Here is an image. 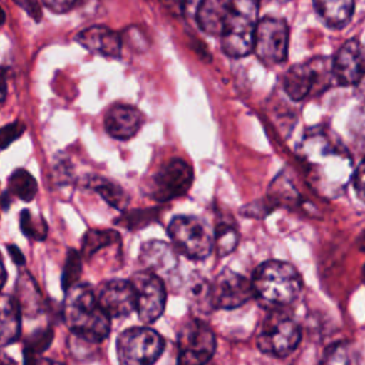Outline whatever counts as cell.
<instances>
[{
    "label": "cell",
    "mask_w": 365,
    "mask_h": 365,
    "mask_svg": "<svg viewBox=\"0 0 365 365\" xmlns=\"http://www.w3.org/2000/svg\"><path fill=\"white\" fill-rule=\"evenodd\" d=\"M215 334L201 319H188L177 334L178 362L185 365H201L208 362L215 352Z\"/></svg>",
    "instance_id": "cell-8"
},
{
    "label": "cell",
    "mask_w": 365,
    "mask_h": 365,
    "mask_svg": "<svg viewBox=\"0 0 365 365\" xmlns=\"http://www.w3.org/2000/svg\"><path fill=\"white\" fill-rule=\"evenodd\" d=\"M96 297L110 318H123L135 309V291L131 281L110 279L101 284Z\"/></svg>",
    "instance_id": "cell-15"
},
{
    "label": "cell",
    "mask_w": 365,
    "mask_h": 365,
    "mask_svg": "<svg viewBox=\"0 0 365 365\" xmlns=\"http://www.w3.org/2000/svg\"><path fill=\"white\" fill-rule=\"evenodd\" d=\"M228 13L227 0H201L197 9V23L204 33L220 36Z\"/></svg>",
    "instance_id": "cell-20"
},
{
    "label": "cell",
    "mask_w": 365,
    "mask_h": 365,
    "mask_svg": "<svg viewBox=\"0 0 365 365\" xmlns=\"http://www.w3.org/2000/svg\"><path fill=\"white\" fill-rule=\"evenodd\" d=\"M140 259L145 265V268L157 275L168 274L177 267V255L174 252V247L163 241H148L141 245Z\"/></svg>",
    "instance_id": "cell-18"
},
{
    "label": "cell",
    "mask_w": 365,
    "mask_h": 365,
    "mask_svg": "<svg viewBox=\"0 0 365 365\" xmlns=\"http://www.w3.org/2000/svg\"><path fill=\"white\" fill-rule=\"evenodd\" d=\"M163 7L170 11L171 14H181L184 11V7L187 4V0H160Z\"/></svg>",
    "instance_id": "cell-37"
},
{
    "label": "cell",
    "mask_w": 365,
    "mask_h": 365,
    "mask_svg": "<svg viewBox=\"0 0 365 365\" xmlns=\"http://www.w3.org/2000/svg\"><path fill=\"white\" fill-rule=\"evenodd\" d=\"M4 20H6V14H4V10L0 7V26L4 23Z\"/></svg>",
    "instance_id": "cell-41"
},
{
    "label": "cell",
    "mask_w": 365,
    "mask_h": 365,
    "mask_svg": "<svg viewBox=\"0 0 365 365\" xmlns=\"http://www.w3.org/2000/svg\"><path fill=\"white\" fill-rule=\"evenodd\" d=\"M322 21L331 29H342L354 14L355 0H314Z\"/></svg>",
    "instance_id": "cell-21"
},
{
    "label": "cell",
    "mask_w": 365,
    "mask_h": 365,
    "mask_svg": "<svg viewBox=\"0 0 365 365\" xmlns=\"http://www.w3.org/2000/svg\"><path fill=\"white\" fill-rule=\"evenodd\" d=\"M164 349L161 335L147 327H133L117 338V356L124 365H148L155 362Z\"/></svg>",
    "instance_id": "cell-7"
},
{
    "label": "cell",
    "mask_w": 365,
    "mask_h": 365,
    "mask_svg": "<svg viewBox=\"0 0 365 365\" xmlns=\"http://www.w3.org/2000/svg\"><path fill=\"white\" fill-rule=\"evenodd\" d=\"M0 362H13V359H10V358H7L6 355L0 354Z\"/></svg>",
    "instance_id": "cell-42"
},
{
    "label": "cell",
    "mask_w": 365,
    "mask_h": 365,
    "mask_svg": "<svg viewBox=\"0 0 365 365\" xmlns=\"http://www.w3.org/2000/svg\"><path fill=\"white\" fill-rule=\"evenodd\" d=\"M21 309L14 297L0 294V346L13 344L20 336Z\"/></svg>",
    "instance_id": "cell-19"
},
{
    "label": "cell",
    "mask_w": 365,
    "mask_h": 365,
    "mask_svg": "<svg viewBox=\"0 0 365 365\" xmlns=\"http://www.w3.org/2000/svg\"><path fill=\"white\" fill-rule=\"evenodd\" d=\"M24 124L21 121H14L6 124L0 128V150L7 148L14 140H17L24 133Z\"/></svg>",
    "instance_id": "cell-33"
},
{
    "label": "cell",
    "mask_w": 365,
    "mask_h": 365,
    "mask_svg": "<svg viewBox=\"0 0 365 365\" xmlns=\"http://www.w3.org/2000/svg\"><path fill=\"white\" fill-rule=\"evenodd\" d=\"M76 40L88 51L104 57H120L121 37L114 30L104 26H91L80 31Z\"/></svg>",
    "instance_id": "cell-17"
},
{
    "label": "cell",
    "mask_w": 365,
    "mask_h": 365,
    "mask_svg": "<svg viewBox=\"0 0 365 365\" xmlns=\"http://www.w3.org/2000/svg\"><path fill=\"white\" fill-rule=\"evenodd\" d=\"M230 10L257 20L262 0H227Z\"/></svg>",
    "instance_id": "cell-32"
},
{
    "label": "cell",
    "mask_w": 365,
    "mask_h": 365,
    "mask_svg": "<svg viewBox=\"0 0 365 365\" xmlns=\"http://www.w3.org/2000/svg\"><path fill=\"white\" fill-rule=\"evenodd\" d=\"M348 133L354 147L365 155V103L352 110L348 120Z\"/></svg>",
    "instance_id": "cell-26"
},
{
    "label": "cell",
    "mask_w": 365,
    "mask_h": 365,
    "mask_svg": "<svg viewBox=\"0 0 365 365\" xmlns=\"http://www.w3.org/2000/svg\"><path fill=\"white\" fill-rule=\"evenodd\" d=\"M335 84L332 60L328 57H312L292 66L282 78L287 96L294 101H302L318 96Z\"/></svg>",
    "instance_id": "cell-4"
},
{
    "label": "cell",
    "mask_w": 365,
    "mask_h": 365,
    "mask_svg": "<svg viewBox=\"0 0 365 365\" xmlns=\"http://www.w3.org/2000/svg\"><path fill=\"white\" fill-rule=\"evenodd\" d=\"M257 20L230 10L220 34L221 48L228 57H245L254 50Z\"/></svg>",
    "instance_id": "cell-13"
},
{
    "label": "cell",
    "mask_w": 365,
    "mask_h": 365,
    "mask_svg": "<svg viewBox=\"0 0 365 365\" xmlns=\"http://www.w3.org/2000/svg\"><path fill=\"white\" fill-rule=\"evenodd\" d=\"M332 74L339 86L358 84L365 76V50L352 38L344 43L332 60Z\"/></svg>",
    "instance_id": "cell-14"
},
{
    "label": "cell",
    "mask_w": 365,
    "mask_h": 365,
    "mask_svg": "<svg viewBox=\"0 0 365 365\" xmlns=\"http://www.w3.org/2000/svg\"><path fill=\"white\" fill-rule=\"evenodd\" d=\"M14 3L19 4L33 20L40 21L43 14L40 0H14Z\"/></svg>",
    "instance_id": "cell-35"
},
{
    "label": "cell",
    "mask_w": 365,
    "mask_h": 365,
    "mask_svg": "<svg viewBox=\"0 0 365 365\" xmlns=\"http://www.w3.org/2000/svg\"><path fill=\"white\" fill-rule=\"evenodd\" d=\"M7 250H9V254L10 257L13 258V261L17 264V265H23L24 264V255L20 252V250L16 247V245H7Z\"/></svg>",
    "instance_id": "cell-38"
},
{
    "label": "cell",
    "mask_w": 365,
    "mask_h": 365,
    "mask_svg": "<svg viewBox=\"0 0 365 365\" xmlns=\"http://www.w3.org/2000/svg\"><path fill=\"white\" fill-rule=\"evenodd\" d=\"M362 272H364V279H365V265H364V268H362Z\"/></svg>",
    "instance_id": "cell-44"
},
{
    "label": "cell",
    "mask_w": 365,
    "mask_h": 365,
    "mask_svg": "<svg viewBox=\"0 0 365 365\" xmlns=\"http://www.w3.org/2000/svg\"><path fill=\"white\" fill-rule=\"evenodd\" d=\"M130 281L135 291V309L138 318L145 324L154 322L161 317L167 301L163 278L147 269L135 272Z\"/></svg>",
    "instance_id": "cell-10"
},
{
    "label": "cell",
    "mask_w": 365,
    "mask_h": 365,
    "mask_svg": "<svg viewBox=\"0 0 365 365\" xmlns=\"http://www.w3.org/2000/svg\"><path fill=\"white\" fill-rule=\"evenodd\" d=\"M289 46V29L285 20L264 17L257 21L254 53L267 66L285 61Z\"/></svg>",
    "instance_id": "cell-9"
},
{
    "label": "cell",
    "mask_w": 365,
    "mask_h": 365,
    "mask_svg": "<svg viewBox=\"0 0 365 365\" xmlns=\"http://www.w3.org/2000/svg\"><path fill=\"white\" fill-rule=\"evenodd\" d=\"M311 187L322 197L336 198L351 182L352 154L328 127L308 128L297 148Z\"/></svg>",
    "instance_id": "cell-1"
},
{
    "label": "cell",
    "mask_w": 365,
    "mask_h": 365,
    "mask_svg": "<svg viewBox=\"0 0 365 365\" xmlns=\"http://www.w3.org/2000/svg\"><path fill=\"white\" fill-rule=\"evenodd\" d=\"M6 282V268L3 265V259H1V255H0V289L3 288Z\"/></svg>",
    "instance_id": "cell-40"
},
{
    "label": "cell",
    "mask_w": 365,
    "mask_h": 365,
    "mask_svg": "<svg viewBox=\"0 0 365 365\" xmlns=\"http://www.w3.org/2000/svg\"><path fill=\"white\" fill-rule=\"evenodd\" d=\"M364 248H365V238H364Z\"/></svg>",
    "instance_id": "cell-45"
},
{
    "label": "cell",
    "mask_w": 365,
    "mask_h": 365,
    "mask_svg": "<svg viewBox=\"0 0 365 365\" xmlns=\"http://www.w3.org/2000/svg\"><path fill=\"white\" fill-rule=\"evenodd\" d=\"M46 7L53 13H67L71 10L80 0H43Z\"/></svg>",
    "instance_id": "cell-36"
},
{
    "label": "cell",
    "mask_w": 365,
    "mask_h": 365,
    "mask_svg": "<svg viewBox=\"0 0 365 365\" xmlns=\"http://www.w3.org/2000/svg\"><path fill=\"white\" fill-rule=\"evenodd\" d=\"M141 123V113L135 107L127 104L113 106L104 117L106 131L117 140H128L134 137L140 130Z\"/></svg>",
    "instance_id": "cell-16"
},
{
    "label": "cell",
    "mask_w": 365,
    "mask_h": 365,
    "mask_svg": "<svg viewBox=\"0 0 365 365\" xmlns=\"http://www.w3.org/2000/svg\"><path fill=\"white\" fill-rule=\"evenodd\" d=\"M238 244V232L235 227L221 224L214 232V247L220 257L231 254Z\"/></svg>",
    "instance_id": "cell-29"
},
{
    "label": "cell",
    "mask_w": 365,
    "mask_h": 365,
    "mask_svg": "<svg viewBox=\"0 0 365 365\" xmlns=\"http://www.w3.org/2000/svg\"><path fill=\"white\" fill-rule=\"evenodd\" d=\"M7 96V78H6V71L0 68V103L4 101Z\"/></svg>",
    "instance_id": "cell-39"
},
{
    "label": "cell",
    "mask_w": 365,
    "mask_h": 365,
    "mask_svg": "<svg viewBox=\"0 0 365 365\" xmlns=\"http://www.w3.org/2000/svg\"><path fill=\"white\" fill-rule=\"evenodd\" d=\"M301 342V327L287 312L274 308L264 319L257 336V346L265 355L285 358Z\"/></svg>",
    "instance_id": "cell-5"
},
{
    "label": "cell",
    "mask_w": 365,
    "mask_h": 365,
    "mask_svg": "<svg viewBox=\"0 0 365 365\" xmlns=\"http://www.w3.org/2000/svg\"><path fill=\"white\" fill-rule=\"evenodd\" d=\"M356 354L354 352L352 346L345 342H338L331 345L325 352L322 362L325 364H351L356 362Z\"/></svg>",
    "instance_id": "cell-31"
},
{
    "label": "cell",
    "mask_w": 365,
    "mask_h": 365,
    "mask_svg": "<svg viewBox=\"0 0 365 365\" xmlns=\"http://www.w3.org/2000/svg\"><path fill=\"white\" fill-rule=\"evenodd\" d=\"M251 284L254 295L271 308L291 305L302 289V279L295 267L278 259L265 261L258 265Z\"/></svg>",
    "instance_id": "cell-3"
},
{
    "label": "cell",
    "mask_w": 365,
    "mask_h": 365,
    "mask_svg": "<svg viewBox=\"0 0 365 365\" xmlns=\"http://www.w3.org/2000/svg\"><path fill=\"white\" fill-rule=\"evenodd\" d=\"M174 250L190 259H204L214 248V232L200 217L178 215L168 224Z\"/></svg>",
    "instance_id": "cell-6"
},
{
    "label": "cell",
    "mask_w": 365,
    "mask_h": 365,
    "mask_svg": "<svg viewBox=\"0 0 365 365\" xmlns=\"http://www.w3.org/2000/svg\"><path fill=\"white\" fill-rule=\"evenodd\" d=\"M351 181H352V185H354V190H355L358 198L365 202V155L361 160V163L358 164V167L354 168Z\"/></svg>",
    "instance_id": "cell-34"
},
{
    "label": "cell",
    "mask_w": 365,
    "mask_h": 365,
    "mask_svg": "<svg viewBox=\"0 0 365 365\" xmlns=\"http://www.w3.org/2000/svg\"><path fill=\"white\" fill-rule=\"evenodd\" d=\"M277 1H279V3H288V1H292V0H277Z\"/></svg>",
    "instance_id": "cell-43"
},
{
    "label": "cell",
    "mask_w": 365,
    "mask_h": 365,
    "mask_svg": "<svg viewBox=\"0 0 365 365\" xmlns=\"http://www.w3.org/2000/svg\"><path fill=\"white\" fill-rule=\"evenodd\" d=\"M63 318L73 334L94 344L110 334V317L100 307L97 297L87 284H74L67 289L63 304Z\"/></svg>",
    "instance_id": "cell-2"
},
{
    "label": "cell",
    "mask_w": 365,
    "mask_h": 365,
    "mask_svg": "<svg viewBox=\"0 0 365 365\" xmlns=\"http://www.w3.org/2000/svg\"><path fill=\"white\" fill-rule=\"evenodd\" d=\"M0 205H1V204H0Z\"/></svg>",
    "instance_id": "cell-46"
},
{
    "label": "cell",
    "mask_w": 365,
    "mask_h": 365,
    "mask_svg": "<svg viewBox=\"0 0 365 365\" xmlns=\"http://www.w3.org/2000/svg\"><path fill=\"white\" fill-rule=\"evenodd\" d=\"M53 341V329L51 328H44L38 329L33 335L29 336L24 345V359L26 362H34L37 355H41Z\"/></svg>",
    "instance_id": "cell-28"
},
{
    "label": "cell",
    "mask_w": 365,
    "mask_h": 365,
    "mask_svg": "<svg viewBox=\"0 0 365 365\" xmlns=\"http://www.w3.org/2000/svg\"><path fill=\"white\" fill-rule=\"evenodd\" d=\"M118 240H120V234L114 230H97V228L88 230L83 238L81 255L86 259H90L101 248L113 245L114 242H118Z\"/></svg>",
    "instance_id": "cell-24"
},
{
    "label": "cell",
    "mask_w": 365,
    "mask_h": 365,
    "mask_svg": "<svg viewBox=\"0 0 365 365\" xmlns=\"http://www.w3.org/2000/svg\"><path fill=\"white\" fill-rule=\"evenodd\" d=\"M192 180V168L184 160L173 158L154 174L151 197L160 202L178 198L190 190Z\"/></svg>",
    "instance_id": "cell-12"
},
{
    "label": "cell",
    "mask_w": 365,
    "mask_h": 365,
    "mask_svg": "<svg viewBox=\"0 0 365 365\" xmlns=\"http://www.w3.org/2000/svg\"><path fill=\"white\" fill-rule=\"evenodd\" d=\"M9 191L23 201H31L37 194V182L27 170L17 168L9 177Z\"/></svg>",
    "instance_id": "cell-25"
},
{
    "label": "cell",
    "mask_w": 365,
    "mask_h": 365,
    "mask_svg": "<svg viewBox=\"0 0 365 365\" xmlns=\"http://www.w3.org/2000/svg\"><path fill=\"white\" fill-rule=\"evenodd\" d=\"M16 299L19 302L21 314L24 315H37L43 309L41 294L29 272H23L17 278Z\"/></svg>",
    "instance_id": "cell-22"
},
{
    "label": "cell",
    "mask_w": 365,
    "mask_h": 365,
    "mask_svg": "<svg viewBox=\"0 0 365 365\" xmlns=\"http://www.w3.org/2000/svg\"><path fill=\"white\" fill-rule=\"evenodd\" d=\"M81 275V259L80 254L76 250H68L64 269H63V277H61V285L63 289H68L74 284H77L78 278Z\"/></svg>",
    "instance_id": "cell-30"
},
{
    "label": "cell",
    "mask_w": 365,
    "mask_h": 365,
    "mask_svg": "<svg viewBox=\"0 0 365 365\" xmlns=\"http://www.w3.org/2000/svg\"><path fill=\"white\" fill-rule=\"evenodd\" d=\"M20 230L27 238L43 241L47 235V222L30 210H23L20 212Z\"/></svg>",
    "instance_id": "cell-27"
},
{
    "label": "cell",
    "mask_w": 365,
    "mask_h": 365,
    "mask_svg": "<svg viewBox=\"0 0 365 365\" xmlns=\"http://www.w3.org/2000/svg\"><path fill=\"white\" fill-rule=\"evenodd\" d=\"M251 297H254L251 279L231 269L221 271L208 285V304L215 309L238 308Z\"/></svg>",
    "instance_id": "cell-11"
},
{
    "label": "cell",
    "mask_w": 365,
    "mask_h": 365,
    "mask_svg": "<svg viewBox=\"0 0 365 365\" xmlns=\"http://www.w3.org/2000/svg\"><path fill=\"white\" fill-rule=\"evenodd\" d=\"M87 187L98 192L106 202L117 210H124L128 205L130 198L117 182H113L103 177H91L87 181Z\"/></svg>",
    "instance_id": "cell-23"
}]
</instances>
